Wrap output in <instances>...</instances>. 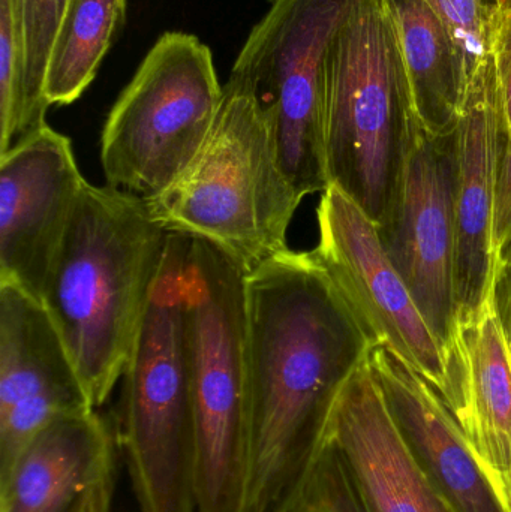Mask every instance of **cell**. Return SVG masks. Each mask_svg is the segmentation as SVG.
<instances>
[{
    "mask_svg": "<svg viewBox=\"0 0 511 512\" xmlns=\"http://www.w3.org/2000/svg\"><path fill=\"white\" fill-rule=\"evenodd\" d=\"M245 511L281 512L374 340L314 252H279L246 273Z\"/></svg>",
    "mask_w": 511,
    "mask_h": 512,
    "instance_id": "1",
    "label": "cell"
},
{
    "mask_svg": "<svg viewBox=\"0 0 511 512\" xmlns=\"http://www.w3.org/2000/svg\"><path fill=\"white\" fill-rule=\"evenodd\" d=\"M167 240L143 198L86 180L42 304L95 409L128 366Z\"/></svg>",
    "mask_w": 511,
    "mask_h": 512,
    "instance_id": "2",
    "label": "cell"
},
{
    "mask_svg": "<svg viewBox=\"0 0 511 512\" xmlns=\"http://www.w3.org/2000/svg\"><path fill=\"white\" fill-rule=\"evenodd\" d=\"M302 200L282 170L269 116L251 87L230 77L191 164L144 201L162 230L204 240L249 273L288 249Z\"/></svg>",
    "mask_w": 511,
    "mask_h": 512,
    "instance_id": "3",
    "label": "cell"
},
{
    "mask_svg": "<svg viewBox=\"0 0 511 512\" xmlns=\"http://www.w3.org/2000/svg\"><path fill=\"white\" fill-rule=\"evenodd\" d=\"M324 99L330 185L380 227L423 129L386 0H357L333 36Z\"/></svg>",
    "mask_w": 511,
    "mask_h": 512,
    "instance_id": "4",
    "label": "cell"
},
{
    "mask_svg": "<svg viewBox=\"0 0 511 512\" xmlns=\"http://www.w3.org/2000/svg\"><path fill=\"white\" fill-rule=\"evenodd\" d=\"M191 237L168 234L123 373L117 435L140 512H197V438L186 328Z\"/></svg>",
    "mask_w": 511,
    "mask_h": 512,
    "instance_id": "5",
    "label": "cell"
},
{
    "mask_svg": "<svg viewBox=\"0 0 511 512\" xmlns=\"http://www.w3.org/2000/svg\"><path fill=\"white\" fill-rule=\"evenodd\" d=\"M245 277L221 249L191 239L185 297L197 438V512L245 511Z\"/></svg>",
    "mask_w": 511,
    "mask_h": 512,
    "instance_id": "6",
    "label": "cell"
},
{
    "mask_svg": "<svg viewBox=\"0 0 511 512\" xmlns=\"http://www.w3.org/2000/svg\"><path fill=\"white\" fill-rule=\"evenodd\" d=\"M222 93L206 44L191 33L161 35L105 120L107 185L143 200L165 191L206 141Z\"/></svg>",
    "mask_w": 511,
    "mask_h": 512,
    "instance_id": "7",
    "label": "cell"
},
{
    "mask_svg": "<svg viewBox=\"0 0 511 512\" xmlns=\"http://www.w3.org/2000/svg\"><path fill=\"white\" fill-rule=\"evenodd\" d=\"M356 2L272 0L231 69L269 116L282 170L302 198L330 186L324 60Z\"/></svg>",
    "mask_w": 511,
    "mask_h": 512,
    "instance_id": "8",
    "label": "cell"
},
{
    "mask_svg": "<svg viewBox=\"0 0 511 512\" xmlns=\"http://www.w3.org/2000/svg\"><path fill=\"white\" fill-rule=\"evenodd\" d=\"M317 219L320 236L312 252L366 333L416 370L450 409L446 349L384 251L377 225L335 185L323 192Z\"/></svg>",
    "mask_w": 511,
    "mask_h": 512,
    "instance_id": "9",
    "label": "cell"
},
{
    "mask_svg": "<svg viewBox=\"0 0 511 512\" xmlns=\"http://www.w3.org/2000/svg\"><path fill=\"white\" fill-rule=\"evenodd\" d=\"M377 228L384 251L447 352L459 322L452 132H419L392 213Z\"/></svg>",
    "mask_w": 511,
    "mask_h": 512,
    "instance_id": "10",
    "label": "cell"
},
{
    "mask_svg": "<svg viewBox=\"0 0 511 512\" xmlns=\"http://www.w3.org/2000/svg\"><path fill=\"white\" fill-rule=\"evenodd\" d=\"M84 183L71 140L48 125L0 156V283L42 303Z\"/></svg>",
    "mask_w": 511,
    "mask_h": 512,
    "instance_id": "11",
    "label": "cell"
},
{
    "mask_svg": "<svg viewBox=\"0 0 511 512\" xmlns=\"http://www.w3.org/2000/svg\"><path fill=\"white\" fill-rule=\"evenodd\" d=\"M93 409L44 304L0 283V477L45 427Z\"/></svg>",
    "mask_w": 511,
    "mask_h": 512,
    "instance_id": "12",
    "label": "cell"
},
{
    "mask_svg": "<svg viewBox=\"0 0 511 512\" xmlns=\"http://www.w3.org/2000/svg\"><path fill=\"white\" fill-rule=\"evenodd\" d=\"M510 132L500 75L489 53L468 83L452 131L459 319L473 316L494 288L495 209Z\"/></svg>",
    "mask_w": 511,
    "mask_h": 512,
    "instance_id": "13",
    "label": "cell"
},
{
    "mask_svg": "<svg viewBox=\"0 0 511 512\" xmlns=\"http://www.w3.org/2000/svg\"><path fill=\"white\" fill-rule=\"evenodd\" d=\"M368 364L405 444L456 512H511L437 391L387 346H372Z\"/></svg>",
    "mask_w": 511,
    "mask_h": 512,
    "instance_id": "14",
    "label": "cell"
},
{
    "mask_svg": "<svg viewBox=\"0 0 511 512\" xmlns=\"http://www.w3.org/2000/svg\"><path fill=\"white\" fill-rule=\"evenodd\" d=\"M324 435L344 457L369 512H456L405 444L368 360L336 397Z\"/></svg>",
    "mask_w": 511,
    "mask_h": 512,
    "instance_id": "15",
    "label": "cell"
},
{
    "mask_svg": "<svg viewBox=\"0 0 511 512\" xmlns=\"http://www.w3.org/2000/svg\"><path fill=\"white\" fill-rule=\"evenodd\" d=\"M447 364L450 412L511 507V343L494 295L459 319Z\"/></svg>",
    "mask_w": 511,
    "mask_h": 512,
    "instance_id": "16",
    "label": "cell"
},
{
    "mask_svg": "<svg viewBox=\"0 0 511 512\" xmlns=\"http://www.w3.org/2000/svg\"><path fill=\"white\" fill-rule=\"evenodd\" d=\"M119 435L96 409L45 427L0 477V512H69L117 471Z\"/></svg>",
    "mask_w": 511,
    "mask_h": 512,
    "instance_id": "17",
    "label": "cell"
},
{
    "mask_svg": "<svg viewBox=\"0 0 511 512\" xmlns=\"http://www.w3.org/2000/svg\"><path fill=\"white\" fill-rule=\"evenodd\" d=\"M420 125L434 137L458 123L467 72L446 24L425 0H386Z\"/></svg>",
    "mask_w": 511,
    "mask_h": 512,
    "instance_id": "18",
    "label": "cell"
},
{
    "mask_svg": "<svg viewBox=\"0 0 511 512\" xmlns=\"http://www.w3.org/2000/svg\"><path fill=\"white\" fill-rule=\"evenodd\" d=\"M128 0H68L57 29L44 96L48 105H69L93 83L126 17Z\"/></svg>",
    "mask_w": 511,
    "mask_h": 512,
    "instance_id": "19",
    "label": "cell"
},
{
    "mask_svg": "<svg viewBox=\"0 0 511 512\" xmlns=\"http://www.w3.org/2000/svg\"><path fill=\"white\" fill-rule=\"evenodd\" d=\"M23 0H0V156L26 137Z\"/></svg>",
    "mask_w": 511,
    "mask_h": 512,
    "instance_id": "20",
    "label": "cell"
},
{
    "mask_svg": "<svg viewBox=\"0 0 511 512\" xmlns=\"http://www.w3.org/2000/svg\"><path fill=\"white\" fill-rule=\"evenodd\" d=\"M281 512H369L344 457L326 435Z\"/></svg>",
    "mask_w": 511,
    "mask_h": 512,
    "instance_id": "21",
    "label": "cell"
},
{
    "mask_svg": "<svg viewBox=\"0 0 511 512\" xmlns=\"http://www.w3.org/2000/svg\"><path fill=\"white\" fill-rule=\"evenodd\" d=\"M26 26V137L47 125L44 96L48 57L68 0H23ZM24 137V138H26Z\"/></svg>",
    "mask_w": 511,
    "mask_h": 512,
    "instance_id": "22",
    "label": "cell"
},
{
    "mask_svg": "<svg viewBox=\"0 0 511 512\" xmlns=\"http://www.w3.org/2000/svg\"><path fill=\"white\" fill-rule=\"evenodd\" d=\"M446 24L461 54L468 83L489 54V0H425Z\"/></svg>",
    "mask_w": 511,
    "mask_h": 512,
    "instance_id": "23",
    "label": "cell"
},
{
    "mask_svg": "<svg viewBox=\"0 0 511 512\" xmlns=\"http://www.w3.org/2000/svg\"><path fill=\"white\" fill-rule=\"evenodd\" d=\"M488 47L500 75L511 129V9L503 11L492 3Z\"/></svg>",
    "mask_w": 511,
    "mask_h": 512,
    "instance_id": "24",
    "label": "cell"
},
{
    "mask_svg": "<svg viewBox=\"0 0 511 512\" xmlns=\"http://www.w3.org/2000/svg\"><path fill=\"white\" fill-rule=\"evenodd\" d=\"M511 243V132L501 164L498 183L497 209H495V256ZM497 262V261H495Z\"/></svg>",
    "mask_w": 511,
    "mask_h": 512,
    "instance_id": "25",
    "label": "cell"
},
{
    "mask_svg": "<svg viewBox=\"0 0 511 512\" xmlns=\"http://www.w3.org/2000/svg\"><path fill=\"white\" fill-rule=\"evenodd\" d=\"M492 295L511 343V243L497 255Z\"/></svg>",
    "mask_w": 511,
    "mask_h": 512,
    "instance_id": "26",
    "label": "cell"
},
{
    "mask_svg": "<svg viewBox=\"0 0 511 512\" xmlns=\"http://www.w3.org/2000/svg\"><path fill=\"white\" fill-rule=\"evenodd\" d=\"M116 474L117 471L111 472L95 486L90 487L69 512H110L116 487Z\"/></svg>",
    "mask_w": 511,
    "mask_h": 512,
    "instance_id": "27",
    "label": "cell"
},
{
    "mask_svg": "<svg viewBox=\"0 0 511 512\" xmlns=\"http://www.w3.org/2000/svg\"><path fill=\"white\" fill-rule=\"evenodd\" d=\"M489 2L494 3L498 9H503V11L511 9V0H489Z\"/></svg>",
    "mask_w": 511,
    "mask_h": 512,
    "instance_id": "28",
    "label": "cell"
}]
</instances>
